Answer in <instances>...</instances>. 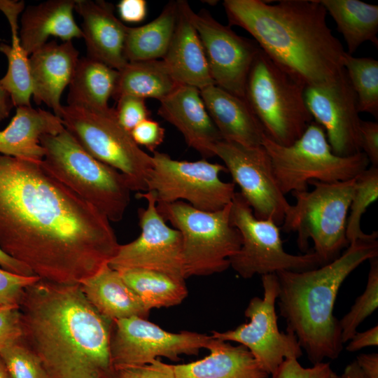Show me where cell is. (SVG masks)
I'll list each match as a JSON object with an SVG mask.
<instances>
[{"mask_svg": "<svg viewBox=\"0 0 378 378\" xmlns=\"http://www.w3.org/2000/svg\"><path fill=\"white\" fill-rule=\"evenodd\" d=\"M25 8L23 1L0 0V10L5 15L11 31V44L0 43V52L6 55L8 69L0 79L8 92L14 106H29L32 86L28 54L22 48L19 38L18 18Z\"/></svg>", "mask_w": 378, "mask_h": 378, "instance_id": "cell-28", "label": "cell"}, {"mask_svg": "<svg viewBox=\"0 0 378 378\" xmlns=\"http://www.w3.org/2000/svg\"><path fill=\"white\" fill-rule=\"evenodd\" d=\"M0 266L5 270L19 275L26 276H36L27 266L6 254L1 249Z\"/></svg>", "mask_w": 378, "mask_h": 378, "instance_id": "cell-48", "label": "cell"}, {"mask_svg": "<svg viewBox=\"0 0 378 378\" xmlns=\"http://www.w3.org/2000/svg\"><path fill=\"white\" fill-rule=\"evenodd\" d=\"M367 378H378V354H361L356 360Z\"/></svg>", "mask_w": 378, "mask_h": 378, "instance_id": "cell-47", "label": "cell"}, {"mask_svg": "<svg viewBox=\"0 0 378 378\" xmlns=\"http://www.w3.org/2000/svg\"><path fill=\"white\" fill-rule=\"evenodd\" d=\"M261 276L263 298H253L244 312L250 321L233 330L213 331L211 336L224 342H238L245 346L270 376L284 360H298L301 357L302 349L293 332H283L278 328L275 310L279 293L276 274Z\"/></svg>", "mask_w": 378, "mask_h": 378, "instance_id": "cell-13", "label": "cell"}, {"mask_svg": "<svg viewBox=\"0 0 378 378\" xmlns=\"http://www.w3.org/2000/svg\"><path fill=\"white\" fill-rule=\"evenodd\" d=\"M343 36L348 54L365 42L377 46L378 6L359 0H318Z\"/></svg>", "mask_w": 378, "mask_h": 378, "instance_id": "cell-30", "label": "cell"}, {"mask_svg": "<svg viewBox=\"0 0 378 378\" xmlns=\"http://www.w3.org/2000/svg\"><path fill=\"white\" fill-rule=\"evenodd\" d=\"M117 271L149 311L153 308L177 305L188 295L185 280L144 269L130 268Z\"/></svg>", "mask_w": 378, "mask_h": 378, "instance_id": "cell-33", "label": "cell"}, {"mask_svg": "<svg viewBox=\"0 0 378 378\" xmlns=\"http://www.w3.org/2000/svg\"><path fill=\"white\" fill-rule=\"evenodd\" d=\"M39 279L37 276H26L0 269V307H19L26 288Z\"/></svg>", "mask_w": 378, "mask_h": 378, "instance_id": "cell-38", "label": "cell"}, {"mask_svg": "<svg viewBox=\"0 0 378 378\" xmlns=\"http://www.w3.org/2000/svg\"><path fill=\"white\" fill-rule=\"evenodd\" d=\"M214 153L224 162L254 216L259 219H271L277 225L282 224L290 204L278 186L265 148L222 139L215 144Z\"/></svg>", "mask_w": 378, "mask_h": 378, "instance_id": "cell-15", "label": "cell"}, {"mask_svg": "<svg viewBox=\"0 0 378 378\" xmlns=\"http://www.w3.org/2000/svg\"><path fill=\"white\" fill-rule=\"evenodd\" d=\"M378 345V326L376 325L365 331H358L349 340L346 349L349 352H355L368 346Z\"/></svg>", "mask_w": 378, "mask_h": 378, "instance_id": "cell-46", "label": "cell"}, {"mask_svg": "<svg viewBox=\"0 0 378 378\" xmlns=\"http://www.w3.org/2000/svg\"><path fill=\"white\" fill-rule=\"evenodd\" d=\"M64 129L62 119L54 113L31 106L16 107L9 124L0 130V153L41 164L45 155L41 137Z\"/></svg>", "mask_w": 378, "mask_h": 378, "instance_id": "cell-23", "label": "cell"}, {"mask_svg": "<svg viewBox=\"0 0 378 378\" xmlns=\"http://www.w3.org/2000/svg\"><path fill=\"white\" fill-rule=\"evenodd\" d=\"M305 87L260 48L248 75L245 99L274 142L292 144L314 121L304 100Z\"/></svg>", "mask_w": 378, "mask_h": 378, "instance_id": "cell-6", "label": "cell"}, {"mask_svg": "<svg viewBox=\"0 0 378 378\" xmlns=\"http://www.w3.org/2000/svg\"><path fill=\"white\" fill-rule=\"evenodd\" d=\"M262 146L270 157L284 195L307 190L310 181L334 183L354 178L370 164L363 151L347 157L334 154L324 130L315 121L289 146L279 145L266 135Z\"/></svg>", "mask_w": 378, "mask_h": 378, "instance_id": "cell-8", "label": "cell"}, {"mask_svg": "<svg viewBox=\"0 0 378 378\" xmlns=\"http://www.w3.org/2000/svg\"><path fill=\"white\" fill-rule=\"evenodd\" d=\"M115 372L118 378H176L173 365L158 358L146 365L120 368Z\"/></svg>", "mask_w": 378, "mask_h": 378, "instance_id": "cell-42", "label": "cell"}, {"mask_svg": "<svg viewBox=\"0 0 378 378\" xmlns=\"http://www.w3.org/2000/svg\"><path fill=\"white\" fill-rule=\"evenodd\" d=\"M332 370L329 363H318L311 368H304L297 359L284 360L269 378H329Z\"/></svg>", "mask_w": 378, "mask_h": 378, "instance_id": "cell-40", "label": "cell"}, {"mask_svg": "<svg viewBox=\"0 0 378 378\" xmlns=\"http://www.w3.org/2000/svg\"><path fill=\"white\" fill-rule=\"evenodd\" d=\"M159 102L158 114L180 132L188 146L204 159L214 157V147L222 137L205 107L200 90L181 85Z\"/></svg>", "mask_w": 378, "mask_h": 378, "instance_id": "cell-19", "label": "cell"}, {"mask_svg": "<svg viewBox=\"0 0 378 378\" xmlns=\"http://www.w3.org/2000/svg\"><path fill=\"white\" fill-rule=\"evenodd\" d=\"M311 191L291 192L295 203L286 211L281 229L297 232V244L304 253L309 240L323 264L340 255L349 243L346 237V221L355 188V178L334 183L310 181Z\"/></svg>", "mask_w": 378, "mask_h": 378, "instance_id": "cell-7", "label": "cell"}, {"mask_svg": "<svg viewBox=\"0 0 378 378\" xmlns=\"http://www.w3.org/2000/svg\"><path fill=\"white\" fill-rule=\"evenodd\" d=\"M0 378H11L1 357H0Z\"/></svg>", "mask_w": 378, "mask_h": 378, "instance_id": "cell-51", "label": "cell"}, {"mask_svg": "<svg viewBox=\"0 0 378 378\" xmlns=\"http://www.w3.org/2000/svg\"><path fill=\"white\" fill-rule=\"evenodd\" d=\"M59 118L64 127L85 150L127 177L132 191H147L152 156L141 149L130 132L119 123L115 108L97 110L65 105Z\"/></svg>", "mask_w": 378, "mask_h": 378, "instance_id": "cell-10", "label": "cell"}, {"mask_svg": "<svg viewBox=\"0 0 378 378\" xmlns=\"http://www.w3.org/2000/svg\"><path fill=\"white\" fill-rule=\"evenodd\" d=\"M343 66L356 95L359 112L378 117V61L356 57L346 52Z\"/></svg>", "mask_w": 378, "mask_h": 378, "instance_id": "cell-34", "label": "cell"}, {"mask_svg": "<svg viewBox=\"0 0 378 378\" xmlns=\"http://www.w3.org/2000/svg\"><path fill=\"white\" fill-rule=\"evenodd\" d=\"M115 108L119 123L128 132L131 131L141 122L149 118L148 111L145 99L131 96L123 95L117 100Z\"/></svg>", "mask_w": 378, "mask_h": 378, "instance_id": "cell-39", "label": "cell"}, {"mask_svg": "<svg viewBox=\"0 0 378 378\" xmlns=\"http://www.w3.org/2000/svg\"><path fill=\"white\" fill-rule=\"evenodd\" d=\"M23 342L50 378H118L111 359L113 321L88 300L79 284L39 279L19 304Z\"/></svg>", "mask_w": 378, "mask_h": 378, "instance_id": "cell-2", "label": "cell"}, {"mask_svg": "<svg viewBox=\"0 0 378 378\" xmlns=\"http://www.w3.org/2000/svg\"><path fill=\"white\" fill-rule=\"evenodd\" d=\"M209 355L173 365L176 378H269L248 349L216 339Z\"/></svg>", "mask_w": 378, "mask_h": 378, "instance_id": "cell-27", "label": "cell"}, {"mask_svg": "<svg viewBox=\"0 0 378 378\" xmlns=\"http://www.w3.org/2000/svg\"><path fill=\"white\" fill-rule=\"evenodd\" d=\"M136 197L147 202L146 208L138 209L141 234L134 241L120 244L108 265L115 270H153L185 280L180 232L167 225L157 209L151 192H139Z\"/></svg>", "mask_w": 378, "mask_h": 378, "instance_id": "cell-16", "label": "cell"}, {"mask_svg": "<svg viewBox=\"0 0 378 378\" xmlns=\"http://www.w3.org/2000/svg\"><path fill=\"white\" fill-rule=\"evenodd\" d=\"M304 94L334 154L347 157L362 151L357 97L345 70L332 80L306 86Z\"/></svg>", "mask_w": 378, "mask_h": 378, "instance_id": "cell-18", "label": "cell"}, {"mask_svg": "<svg viewBox=\"0 0 378 378\" xmlns=\"http://www.w3.org/2000/svg\"><path fill=\"white\" fill-rule=\"evenodd\" d=\"M378 198V167L371 166L355 178V188L347 218L346 237L349 243L370 237L360 228V219L367 208Z\"/></svg>", "mask_w": 378, "mask_h": 378, "instance_id": "cell-35", "label": "cell"}, {"mask_svg": "<svg viewBox=\"0 0 378 378\" xmlns=\"http://www.w3.org/2000/svg\"><path fill=\"white\" fill-rule=\"evenodd\" d=\"M13 106L10 94L0 82V122L9 116Z\"/></svg>", "mask_w": 378, "mask_h": 378, "instance_id": "cell-49", "label": "cell"}, {"mask_svg": "<svg viewBox=\"0 0 378 378\" xmlns=\"http://www.w3.org/2000/svg\"><path fill=\"white\" fill-rule=\"evenodd\" d=\"M232 224L239 230L241 246L229 260L230 267L244 279L281 271L303 272L323 265L314 251L302 255L287 253L283 248L280 228L271 219L257 218L240 192L231 202Z\"/></svg>", "mask_w": 378, "mask_h": 378, "instance_id": "cell-11", "label": "cell"}, {"mask_svg": "<svg viewBox=\"0 0 378 378\" xmlns=\"http://www.w3.org/2000/svg\"><path fill=\"white\" fill-rule=\"evenodd\" d=\"M0 357L11 378H50L40 358L22 340L0 350Z\"/></svg>", "mask_w": 378, "mask_h": 378, "instance_id": "cell-37", "label": "cell"}, {"mask_svg": "<svg viewBox=\"0 0 378 378\" xmlns=\"http://www.w3.org/2000/svg\"><path fill=\"white\" fill-rule=\"evenodd\" d=\"M178 16V1H171L151 22L127 29L125 56L127 62L163 58L172 40Z\"/></svg>", "mask_w": 378, "mask_h": 378, "instance_id": "cell-31", "label": "cell"}, {"mask_svg": "<svg viewBox=\"0 0 378 378\" xmlns=\"http://www.w3.org/2000/svg\"><path fill=\"white\" fill-rule=\"evenodd\" d=\"M191 22L202 44L209 72L218 87L245 99V87L260 50L255 41L237 34L205 10H190Z\"/></svg>", "mask_w": 378, "mask_h": 378, "instance_id": "cell-17", "label": "cell"}, {"mask_svg": "<svg viewBox=\"0 0 378 378\" xmlns=\"http://www.w3.org/2000/svg\"><path fill=\"white\" fill-rule=\"evenodd\" d=\"M216 339L190 331L169 332L146 318L132 316L113 321L110 351L115 370L150 363L158 357L178 361L180 356L208 350Z\"/></svg>", "mask_w": 378, "mask_h": 378, "instance_id": "cell-14", "label": "cell"}, {"mask_svg": "<svg viewBox=\"0 0 378 378\" xmlns=\"http://www.w3.org/2000/svg\"><path fill=\"white\" fill-rule=\"evenodd\" d=\"M151 156L146 186L157 203L182 201L205 211H216L231 203L235 184L220 179V173L227 172L224 165L205 159L177 160L156 150Z\"/></svg>", "mask_w": 378, "mask_h": 378, "instance_id": "cell-12", "label": "cell"}, {"mask_svg": "<svg viewBox=\"0 0 378 378\" xmlns=\"http://www.w3.org/2000/svg\"><path fill=\"white\" fill-rule=\"evenodd\" d=\"M110 220L41 164L0 155V249L40 279L75 284L119 244Z\"/></svg>", "mask_w": 378, "mask_h": 378, "instance_id": "cell-1", "label": "cell"}, {"mask_svg": "<svg viewBox=\"0 0 378 378\" xmlns=\"http://www.w3.org/2000/svg\"><path fill=\"white\" fill-rule=\"evenodd\" d=\"M74 10L83 19L80 29L87 57L121 69L128 62L125 56L128 27L116 18L113 5L104 1L76 0Z\"/></svg>", "mask_w": 378, "mask_h": 378, "instance_id": "cell-21", "label": "cell"}, {"mask_svg": "<svg viewBox=\"0 0 378 378\" xmlns=\"http://www.w3.org/2000/svg\"><path fill=\"white\" fill-rule=\"evenodd\" d=\"M223 5L230 27L248 31L266 55L306 86L344 71L346 51L318 0H225Z\"/></svg>", "mask_w": 378, "mask_h": 378, "instance_id": "cell-3", "label": "cell"}, {"mask_svg": "<svg viewBox=\"0 0 378 378\" xmlns=\"http://www.w3.org/2000/svg\"><path fill=\"white\" fill-rule=\"evenodd\" d=\"M360 129L361 150L372 166L378 167V123L361 120Z\"/></svg>", "mask_w": 378, "mask_h": 378, "instance_id": "cell-44", "label": "cell"}, {"mask_svg": "<svg viewBox=\"0 0 378 378\" xmlns=\"http://www.w3.org/2000/svg\"><path fill=\"white\" fill-rule=\"evenodd\" d=\"M42 167L110 221L122 220L132 190L127 177L85 150L64 128L41 137Z\"/></svg>", "mask_w": 378, "mask_h": 378, "instance_id": "cell-5", "label": "cell"}, {"mask_svg": "<svg viewBox=\"0 0 378 378\" xmlns=\"http://www.w3.org/2000/svg\"><path fill=\"white\" fill-rule=\"evenodd\" d=\"M200 92L222 139L246 146H262L265 131L245 99L216 85Z\"/></svg>", "mask_w": 378, "mask_h": 378, "instance_id": "cell-24", "label": "cell"}, {"mask_svg": "<svg viewBox=\"0 0 378 378\" xmlns=\"http://www.w3.org/2000/svg\"><path fill=\"white\" fill-rule=\"evenodd\" d=\"M368 282L363 293L355 300L350 311L339 320L343 344L349 342L357 332L360 324L378 307V258L370 260Z\"/></svg>", "mask_w": 378, "mask_h": 378, "instance_id": "cell-36", "label": "cell"}, {"mask_svg": "<svg viewBox=\"0 0 378 378\" xmlns=\"http://www.w3.org/2000/svg\"><path fill=\"white\" fill-rule=\"evenodd\" d=\"M76 0H49L29 6L22 13L19 38L28 55L47 43L50 36L70 41L83 38L74 17Z\"/></svg>", "mask_w": 378, "mask_h": 378, "instance_id": "cell-25", "label": "cell"}, {"mask_svg": "<svg viewBox=\"0 0 378 378\" xmlns=\"http://www.w3.org/2000/svg\"><path fill=\"white\" fill-rule=\"evenodd\" d=\"M190 9L187 1H178L174 31L162 60L178 85L201 90L215 84L200 38L190 20Z\"/></svg>", "mask_w": 378, "mask_h": 378, "instance_id": "cell-22", "label": "cell"}, {"mask_svg": "<svg viewBox=\"0 0 378 378\" xmlns=\"http://www.w3.org/2000/svg\"><path fill=\"white\" fill-rule=\"evenodd\" d=\"M134 142L151 152L163 142L164 129L156 121L150 118L139 123L130 132Z\"/></svg>", "mask_w": 378, "mask_h": 378, "instance_id": "cell-43", "label": "cell"}, {"mask_svg": "<svg viewBox=\"0 0 378 378\" xmlns=\"http://www.w3.org/2000/svg\"><path fill=\"white\" fill-rule=\"evenodd\" d=\"M79 285L92 306L112 321L132 316L147 318L149 315L137 295L108 263Z\"/></svg>", "mask_w": 378, "mask_h": 378, "instance_id": "cell-26", "label": "cell"}, {"mask_svg": "<svg viewBox=\"0 0 378 378\" xmlns=\"http://www.w3.org/2000/svg\"><path fill=\"white\" fill-rule=\"evenodd\" d=\"M22 338V327L19 307H0V350Z\"/></svg>", "mask_w": 378, "mask_h": 378, "instance_id": "cell-41", "label": "cell"}, {"mask_svg": "<svg viewBox=\"0 0 378 378\" xmlns=\"http://www.w3.org/2000/svg\"><path fill=\"white\" fill-rule=\"evenodd\" d=\"M117 8L121 20L129 23L141 22L147 15L145 0H121Z\"/></svg>", "mask_w": 378, "mask_h": 378, "instance_id": "cell-45", "label": "cell"}, {"mask_svg": "<svg viewBox=\"0 0 378 378\" xmlns=\"http://www.w3.org/2000/svg\"><path fill=\"white\" fill-rule=\"evenodd\" d=\"M378 233L349 243L332 261L303 272L276 273V299L286 331L293 332L313 365L338 358L343 349L333 308L340 286L360 265L378 256Z\"/></svg>", "mask_w": 378, "mask_h": 378, "instance_id": "cell-4", "label": "cell"}, {"mask_svg": "<svg viewBox=\"0 0 378 378\" xmlns=\"http://www.w3.org/2000/svg\"><path fill=\"white\" fill-rule=\"evenodd\" d=\"M341 378H367L361 371L356 360L351 362L345 368Z\"/></svg>", "mask_w": 378, "mask_h": 378, "instance_id": "cell-50", "label": "cell"}, {"mask_svg": "<svg viewBox=\"0 0 378 378\" xmlns=\"http://www.w3.org/2000/svg\"><path fill=\"white\" fill-rule=\"evenodd\" d=\"M118 71L88 57L79 58L67 96V105L90 109L109 108Z\"/></svg>", "mask_w": 378, "mask_h": 378, "instance_id": "cell-29", "label": "cell"}, {"mask_svg": "<svg viewBox=\"0 0 378 378\" xmlns=\"http://www.w3.org/2000/svg\"><path fill=\"white\" fill-rule=\"evenodd\" d=\"M178 85L169 74L162 59L128 62L118 70L113 94L117 100L123 95L159 101L172 92Z\"/></svg>", "mask_w": 378, "mask_h": 378, "instance_id": "cell-32", "label": "cell"}, {"mask_svg": "<svg viewBox=\"0 0 378 378\" xmlns=\"http://www.w3.org/2000/svg\"><path fill=\"white\" fill-rule=\"evenodd\" d=\"M156 206L164 220L181 234L186 279L220 273L230 267V258L241 246V234L231 222V203L216 211L199 210L182 201Z\"/></svg>", "mask_w": 378, "mask_h": 378, "instance_id": "cell-9", "label": "cell"}, {"mask_svg": "<svg viewBox=\"0 0 378 378\" xmlns=\"http://www.w3.org/2000/svg\"><path fill=\"white\" fill-rule=\"evenodd\" d=\"M79 52L71 41L47 42L29 57L32 97L60 115L61 96L73 78Z\"/></svg>", "mask_w": 378, "mask_h": 378, "instance_id": "cell-20", "label": "cell"}, {"mask_svg": "<svg viewBox=\"0 0 378 378\" xmlns=\"http://www.w3.org/2000/svg\"><path fill=\"white\" fill-rule=\"evenodd\" d=\"M329 378H341V377L332 372Z\"/></svg>", "mask_w": 378, "mask_h": 378, "instance_id": "cell-52", "label": "cell"}]
</instances>
